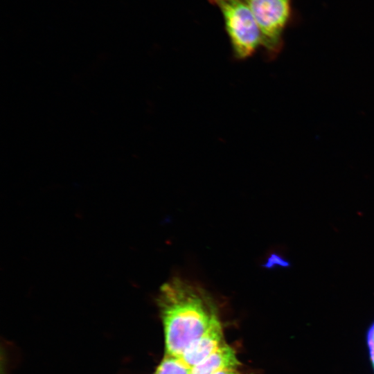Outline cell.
<instances>
[{"label": "cell", "mask_w": 374, "mask_h": 374, "mask_svg": "<svg viewBox=\"0 0 374 374\" xmlns=\"http://www.w3.org/2000/svg\"><path fill=\"white\" fill-rule=\"evenodd\" d=\"M222 329L220 319L215 321L199 338L193 341L180 357L190 368L201 363L222 344Z\"/></svg>", "instance_id": "4"}, {"label": "cell", "mask_w": 374, "mask_h": 374, "mask_svg": "<svg viewBox=\"0 0 374 374\" xmlns=\"http://www.w3.org/2000/svg\"><path fill=\"white\" fill-rule=\"evenodd\" d=\"M191 368L181 358L168 356L157 366L155 374H190Z\"/></svg>", "instance_id": "6"}, {"label": "cell", "mask_w": 374, "mask_h": 374, "mask_svg": "<svg viewBox=\"0 0 374 374\" xmlns=\"http://www.w3.org/2000/svg\"><path fill=\"white\" fill-rule=\"evenodd\" d=\"M157 303L168 356L180 358L186 348L219 319L210 294L199 285L178 276L161 285Z\"/></svg>", "instance_id": "1"}, {"label": "cell", "mask_w": 374, "mask_h": 374, "mask_svg": "<svg viewBox=\"0 0 374 374\" xmlns=\"http://www.w3.org/2000/svg\"><path fill=\"white\" fill-rule=\"evenodd\" d=\"M259 28L262 46L269 57L281 50L283 33L293 19L292 0H245Z\"/></svg>", "instance_id": "3"}, {"label": "cell", "mask_w": 374, "mask_h": 374, "mask_svg": "<svg viewBox=\"0 0 374 374\" xmlns=\"http://www.w3.org/2000/svg\"><path fill=\"white\" fill-rule=\"evenodd\" d=\"M220 11L234 57L245 60L262 46L261 35L245 0H207Z\"/></svg>", "instance_id": "2"}, {"label": "cell", "mask_w": 374, "mask_h": 374, "mask_svg": "<svg viewBox=\"0 0 374 374\" xmlns=\"http://www.w3.org/2000/svg\"><path fill=\"white\" fill-rule=\"evenodd\" d=\"M275 265L287 267L289 265V264L288 262L285 260L282 257L277 254L273 253L269 257L264 266L267 268H271Z\"/></svg>", "instance_id": "8"}, {"label": "cell", "mask_w": 374, "mask_h": 374, "mask_svg": "<svg viewBox=\"0 0 374 374\" xmlns=\"http://www.w3.org/2000/svg\"><path fill=\"white\" fill-rule=\"evenodd\" d=\"M213 374H242L237 371L236 368H226L219 370Z\"/></svg>", "instance_id": "9"}, {"label": "cell", "mask_w": 374, "mask_h": 374, "mask_svg": "<svg viewBox=\"0 0 374 374\" xmlns=\"http://www.w3.org/2000/svg\"><path fill=\"white\" fill-rule=\"evenodd\" d=\"M234 350L222 344L201 363L191 368L190 374H213L226 368H237L240 365Z\"/></svg>", "instance_id": "5"}, {"label": "cell", "mask_w": 374, "mask_h": 374, "mask_svg": "<svg viewBox=\"0 0 374 374\" xmlns=\"http://www.w3.org/2000/svg\"><path fill=\"white\" fill-rule=\"evenodd\" d=\"M366 344L369 358L374 371V322L370 326L366 332Z\"/></svg>", "instance_id": "7"}]
</instances>
